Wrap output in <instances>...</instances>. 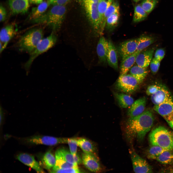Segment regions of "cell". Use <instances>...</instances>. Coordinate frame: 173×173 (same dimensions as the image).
<instances>
[{"label":"cell","instance_id":"obj_17","mask_svg":"<svg viewBox=\"0 0 173 173\" xmlns=\"http://www.w3.org/2000/svg\"><path fill=\"white\" fill-rule=\"evenodd\" d=\"M109 48V42L104 37L101 36L98 43L96 51L99 62L105 64Z\"/></svg>","mask_w":173,"mask_h":173},{"label":"cell","instance_id":"obj_48","mask_svg":"<svg viewBox=\"0 0 173 173\" xmlns=\"http://www.w3.org/2000/svg\"><path fill=\"white\" fill-rule=\"evenodd\" d=\"M133 1L136 2H137L139 1L140 0H133Z\"/></svg>","mask_w":173,"mask_h":173},{"label":"cell","instance_id":"obj_4","mask_svg":"<svg viewBox=\"0 0 173 173\" xmlns=\"http://www.w3.org/2000/svg\"><path fill=\"white\" fill-rule=\"evenodd\" d=\"M43 32L42 29H31L20 37L17 42V46L19 51L30 54L43 38Z\"/></svg>","mask_w":173,"mask_h":173},{"label":"cell","instance_id":"obj_40","mask_svg":"<svg viewBox=\"0 0 173 173\" xmlns=\"http://www.w3.org/2000/svg\"><path fill=\"white\" fill-rule=\"evenodd\" d=\"M161 85L160 84H155L148 86L146 90V94L148 96L151 95L159 89Z\"/></svg>","mask_w":173,"mask_h":173},{"label":"cell","instance_id":"obj_25","mask_svg":"<svg viewBox=\"0 0 173 173\" xmlns=\"http://www.w3.org/2000/svg\"><path fill=\"white\" fill-rule=\"evenodd\" d=\"M113 1V0H100L98 3V9L100 18L101 30L102 33L105 26L104 20V14Z\"/></svg>","mask_w":173,"mask_h":173},{"label":"cell","instance_id":"obj_38","mask_svg":"<svg viewBox=\"0 0 173 173\" xmlns=\"http://www.w3.org/2000/svg\"><path fill=\"white\" fill-rule=\"evenodd\" d=\"M78 167L66 169H57L50 171V173H80L83 172Z\"/></svg>","mask_w":173,"mask_h":173},{"label":"cell","instance_id":"obj_45","mask_svg":"<svg viewBox=\"0 0 173 173\" xmlns=\"http://www.w3.org/2000/svg\"><path fill=\"white\" fill-rule=\"evenodd\" d=\"M100 0H76L81 6L87 3H98Z\"/></svg>","mask_w":173,"mask_h":173},{"label":"cell","instance_id":"obj_20","mask_svg":"<svg viewBox=\"0 0 173 173\" xmlns=\"http://www.w3.org/2000/svg\"><path fill=\"white\" fill-rule=\"evenodd\" d=\"M109 48L107 57L109 65L116 70H118V52L112 41L108 40Z\"/></svg>","mask_w":173,"mask_h":173},{"label":"cell","instance_id":"obj_29","mask_svg":"<svg viewBox=\"0 0 173 173\" xmlns=\"http://www.w3.org/2000/svg\"><path fill=\"white\" fill-rule=\"evenodd\" d=\"M153 37L149 35L142 36L138 38L137 50L141 52L153 44L155 41Z\"/></svg>","mask_w":173,"mask_h":173},{"label":"cell","instance_id":"obj_37","mask_svg":"<svg viewBox=\"0 0 173 173\" xmlns=\"http://www.w3.org/2000/svg\"><path fill=\"white\" fill-rule=\"evenodd\" d=\"M77 137L68 138L67 143L69 147L70 151L74 155L77 154V147L78 145L77 142Z\"/></svg>","mask_w":173,"mask_h":173},{"label":"cell","instance_id":"obj_49","mask_svg":"<svg viewBox=\"0 0 173 173\" xmlns=\"http://www.w3.org/2000/svg\"><path fill=\"white\" fill-rule=\"evenodd\" d=\"M170 173H173V168H172L171 169L170 171Z\"/></svg>","mask_w":173,"mask_h":173},{"label":"cell","instance_id":"obj_31","mask_svg":"<svg viewBox=\"0 0 173 173\" xmlns=\"http://www.w3.org/2000/svg\"><path fill=\"white\" fill-rule=\"evenodd\" d=\"M120 14L119 12L114 13L107 19L105 27L108 31H110L113 30L118 25Z\"/></svg>","mask_w":173,"mask_h":173},{"label":"cell","instance_id":"obj_6","mask_svg":"<svg viewBox=\"0 0 173 173\" xmlns=\"http://www.w3.org/2000/svg\"><path fill=\"white\" fill-rule=\"evenodd\" d=\"M98 2L87 3L81 6L84 10L94 34L96 36H101L103 33L101 30L100 18L98 9Z\"/></svg>","mask_w":173,"mask_h":173},{"label":"cell","instance_id":"obj_41","mask_svg":"<svg viewBox=\"0 0 173 173\" xmlns=\"http://www.w3.org/2000/svg\"><path fill=\"white\" fill-rule=\"evenodd\" d=\"M165 55V50L162 48L157 49L154 54V58L161 62L163 58Z\"/></svg>","mask_w":173,"mask_h":173},{"label":"cell","instance_id":"obj_28","mask_svg":"<svg viewBox=\"0 0 173 173\" xmlns=\"http://www.w3.org/2000/svg\"><path fill=\"white\" fill-rule=\"evenodd\" d=\"M42 162L43 166L46 169L50 170L53 167L56 163V159L51 150H49L44 154Z\"/></svg>","mask_w":173,"mask_h":173},{"label":"cell","instance_id":"obj_7","mask_svg":"<svg viewBox=\"0 0 173 173\" xmlns=\"http://www.w3.org/2000/svg\"><path fill=\"white\" fill-rule=\"evenodd\" d=\"M68 138L57 137L52 136L36 135L23 139L27 143L32 145H43L53 146L67 143Z\"/></svg>","mask_w":173,"mask_h":173},{"label":"cell","instance_id":"obj_2","mask_svg":"<svg viewBox=\"0 0 173 173\" xmlns=\"http://www.w3.org/2000/svg\"><path fill=\"white\" fill-rule=\"evenodd\" d=\"M48 11L31 21L45 24L54 31L59 30L65 19L66 12L65 6L53 5Z\"/></svg>","mask_w":173,"mask_h":173},{"label":"cell","instance_id":"obj_50","mask_svg":"<svg viewBox=\"0 0 173 173\" xmlns=\"http://www.w3.org/2000/svg\"></svg>","mask_w":173,"mask_h":173},{"label":"cell","instance_id":"obj_15","mask_svg":"<svg viewBox=\"0 0 173 173\" xmlns=\"http://www.w3.org/2000/svg\"><path fill=\"white\" fill-rule=\"evenodd\" d=\"M17 159L38 173H44V171L33 156L26 153H21L16 157Z\"/></svg>","mask_w":173,"mask_h":173},{"label":"cell","instance_id":"obj_3","mask_svg":"<svg viewBox=\"0 0 173 173\" xmlns=\"http://www.w3.org/2000/svg\"><path fill=\"white\" fill-rule=\"evenodd\" d=\"M148 140L151 145L167 150L173 149V132L164 126H159L153 129L149 135Z\"/></svg>","mask_w":173,"mask_h":173},{"label":"cell","instance_id":"obj_11","mask_svg":"<svg viewBox=\"0 0 173 173\" xmlns=\"http://www.w3.org/2000/svg\"><path fill=\"white\" fill-rule=\"evenodd\" d=\"M138 38L132 39L121 43L118 46V53L122 60L137 51Z\"/></svg>","mask_w":173,"mask_h":173},{"label":"cell","instance_id":"obj_47","mask_svg":"<svg viewBox=\"0 0 173 173\" xmlns=\"http://www.w3.org/2000/svg\"><path fill=\"white\" fill-rule=\"evenodd\" d=\"M30 3L34 4H39L42 2L43 0H29Z\"/></svg>","mask_w":173,"mask_h":173},{"label":"cell","instance_id":"obj_35","mask_svg":"<svg viewBox=\"0 0 173 173\" xmlns=\"http://www.w3.org/2000/svg\"><path fill=\"white\" fill-rule=\"evenodd\" d=\"M158 2V0H143L140 4L148 15L154 9Z\"/></svg>","mask_w":173,"mask_h":173},{"label":"cell","instance_id":"obj_5","mask_svg":"<svg viewBox=\"0 0 173 173\" xmlns=\"http://www.w3.org/2000/svg\"><path fill=\"white\" fill-rule=\"evenodd\" d=\"M57 41V37L53 32L46 37L42 38L30 54L29 58L25 65V69L28 70L36 58L53 47Z\"/></svg>","mask_w":173,"mask_h":173},{"label":"cell","instance_id":"obj_13","mask_svg":"<svg viewBox=\"0 0 173 173\" xmlns=\"http://www.w3.org/2000/svg\"><path fill=\"white\" fill-rule=\"evenodd\" d=\"M151 96V99L154 105H157L173 99L170 92L165 86L161 84L159 89Z\"/></svg>","mask_w":173,"mask_h":173},{"label":"cell","instance_id":"obj_42","mask_svg":"<svg viewBox=\"0 0 173 173\" xmlns=\"http://www.w3.org/2000/svg\"><path fill=\"white\" fill-rule=\"evenodd\" d=\"M70 0H47L49 6L62 5L65 6Z\"/></svg>","mask_w":173,"mask_h":173},{"label":"cell","instance_id":"obj_22","mask_svg":"<svg viewBox=\"0 0 173 173\" xmlns=\"http://www.w3.org/2000/svg\"><path fill=\"white\" fill-rule=\"evenodd\" d=\"M140 52L137 50L122 60L120 68L121 74H127L135 62L136 56Z\"/></svg>","mask_w":173,"mask_h":173},{"label":"cell","instance_id":"obj_12","mask_svg":"<svg viewBox=\"0 0 173 173\" xmlns=\"http://www.w3.org/2000/svg\"><path fill=\"white\" fill-rule=\"evenodd\" d=\"M81 157L83 163L89 171L95 173L101 171L102 168L96 154L83 152Z\"/></svg>","mask_w":173,"mask_h":173},{"label":"cell","instance_id":"obj_30","mask_svg":"<svg viewBox=\"0 0 173 173\" xmlns=\"http://www.w3.org/2000/svg\"><path fill=\"white\" fill-rule=\"evenodd\" d=\"M161 164H173V149L167 150L159 155L156 160Z\"/></svg>","mask_w":173,"mask_h":173},{"label":"cell","instance_id":"obj_10","mask_svg":"<svg viewBox=\"0 0 173 173\" xmlns=\"http://www.w3.org/2000/svg\"><path fill=\"white\" fill-rule=\"evenodd\" d=\"M131 157L134 171L137 173H152L151 166L145 160L134 151L131 152Z\"/></svg>","mask_w":173,"mask_h":173},{"label":"cell","instance_id":"obj_8","mask_svg":"<svg viewBox=\"0 0 173 173\" xmlns=\"http://www.w3.org/2000/svg\"><path fill=\"white\" fill-rule=\"evenodd\" d=\"M139 84L134 77L130 74H120L117 80L116 86L121 92L131 93L138 89Z\"/></svg>","mask_w":173,"mask_h":173},{"label":"cell","instance_id":"obj_14","mask_svg":"<svg viewBox=\"0 0 173 173\" xmlns=\"http://www.w3.org/2000/svg\"><path fill=\"white\" fill-rule=\"evenodd\" d=\"M16 33L15 27L13 24L7 25L1 29L0 32V53L6 48L9 42L15 36Z\"/></svg>","mask_w":173,"mask_h":173},{"label":"cell","instance_id":"obj_19","mask_svg":"<svg viewBox=\"0 0 173 173\" xmlns=\"http://www.w3.org/2000/svg\"><path fill=\"white\" fill-rule=\"evenodd\" d=\"M154 50L153 48L140 52L136 57V64L142 67L147 68L152 59Z\"/></svg>","mask_w":173,"mask_h":173},{"label":"cell","instance_id":"obj_21","mask_svg":"<svg viewBox=\"0 0 173 173\" xmlns=\"http://www.w3.org/2000/svg\"><path fill=\"white\" fill-rule=\"evenodd\" d=\"M78 146L84 152L96 154V148L94 143L89 140L83 137H77Z\"/></svg>","mask_w":173,"mask_h":173},{"label":"cell","instance_id":"obj_18","mask_svg":"<svg viewBox=\"0 0 173 173\" xmlns=\"http://www.w3.org/2000/svg\"><path fill=\"white\" fill-rule=\"evenodd\" d=\"M146 102V98L145 97L140 98L134 102L128 111V115L129 117H136L143 112Z\"/></svg>","mask_w":173,"mask_h":173},{"label":"cell","instance_id":"obj_43","mask_svg":"<svg viewBox=\"0 0 173 173\" xmlns=\"http://www.w3.org/2000/svg\"><path fill=\"white\" fill-rule=\"evenodd\" d=\"M7 15V12L5 8L1 4L0 6V21L2 22L5 20Z\"/></svg>","mask_w":173,"mask_h":173},{"label":"cell","instance_id":"obj_23","mask_svg":"<svg viewBox=\"0 0 173 173\" xmlns=\"http://www.w3.org/2000/svg\"><path fill=\"white\" fill-rule=\"evenodd\" d=\"M130 74L134 77L140 84L143 81L148 73L147 68L136 65L133 66L130 70Z\"/></svg>","mask_w":173,"mask_h":173},{"label":"cell","instance_id":"obj_39","mask_svg":"<svg viewBox=\"0 0 173 173\" xmlns=\"http://www.w3.org/2000/svg\"><path fill=\"white\" fill-rule=\"evenodd\" d=\"M160 62L154 57L152 58L150 63V68L152 73L155 74L158 71L160 66Z\"/></svg>","mask_w":173,"mask_h":173},{"label":"cell","instance_id":"obj_16","mask_svg":"<svg viewBox=\"0 0 173 173\" xmlns=\"http://www.w3.org/2000/svg\"><path fill=\"white\" fill-rule=\"evenodd\" d=\"M29 0H8L10 8L13 14H24L28 11L29 7Z\"/></svg>","mask_w":173,"mask_h":173},{"label":"cell","instance_id":"obj_33","mask_svg":"<svg viewBox=\"0 0 173 173\" xmlns=\"http://www.w3.org/2000/svg\"><path fill=\"white\" fill-rule=\"evenodd\" d=\"M167 150L158 146L151 145L147 152V157L149 159L155 160L159 155Z\"/></svg>","mask_w":173,"mask_h":173},{"label":"cell","instance_id":"obj_1","mask_svg":"<svg viewBox=\"0 0 173 173\" xmlns=\"http://www.w3.org/2000/svg\"><path fill=\"white\" fill-rule=\"evenodd\" d=\"M154 121L153 113L150 110H145L136 117H129L126 126L127 136L130 138H136L139 141H142L151 129Z\"/></svg>","mask_w":173,"mask_h":173},{"label":"cell","instance_id":"obj_32","mask_svg":"<svg viewBox=\"0 0 173 173\" xmlns=\"http://www.w3.org/2000/svg\"><path fill=\"white\" fill-rule=\"evenodd\" d=\"M148 14L142 8L140 4L136 6L134 8L133 21L134 23H138L145 19Z\"/></svg>","mask_w":173,"mask_h":173},{"label":"cell","instance_id":"obj_24","mask_svg":"<svg viewBox=\"0 0 173 173\" xmlns=\"http://www.w3.org/2000/svg\"><path fill=\"white\" fill-rule=\"evenodd\" d=\"M55 156L56 163L50 171L57 169H66L78 167L66 161L62 156L58 149L56 152Z\"/></svg>","mask_w":173,"mask_h":173},{"label":"cell","instance_id":"obj_44","mask_svg":"<svg viewBox=\"0 0 173 173\" xmlns=\"http://www.w3.org/2000/svg\"><path fill=\"white\" fill-rule=\"evenodd\" d=\"M0 125L2 124L4 120L5 116L7 113V112L2 107L1 104L0 105Z\"/></svg>","mask_w":173,"mask_h":173},{"label":"cell","instance_id":"obj_46","mask_svg":"<svg viewBox=\"0 0 173 173\" xmlns=\"http://www.w3.org/2000/svg\"><path fill=\"white\" fill-rule=\"evenodd\" d=\"M74 156L75 161L78 165L83 163L82 157H81L79 154L77 153L76 155Z\"/></svg>","mask_w":173,"mask_h":173},{"label":"cell","instance_id":"obj_36","mask_svg":"<svg viewBox=\"0 0 173 173\" xmlns=\"http://www.w3.org/2000/svg\"><path fill=\"white\" fill-rule=\"evenodd\" d=\"M62 156L67 162L76 165H78L76 163L74 156L70 151L64 148H61L58 149Z\"/></svg>","mask_w":173,"mask_h":173},{"label":"cell","instance_id":"obj_9","mask_svg":"<svg viewBox=\"0 0 173 173\" xmlns=\"http://www.w3.org/2000/svg\"><path fill=\"white\" fill-rule=\"evenodd\" d=\"M154 109L165 119L173 130V99L154 105Z\"/></svg>","mask_w":173,"mask_h":173},{"label":"cell","instance_id":"obj_34","mask_svg":"<svg viewBox=\"0 0 173 173\" xmlns=\"http://www.w3.org/2000/svg\"><path fill=\"white\" fill-rule=\"evenodd\" d=\"M119 12V6L118 3L116 1L112 2L106 10L104 15V22L106 25L107 19L111 15Z\"/></svg>","mask_w":173,"mask_h":173},{"label":"cell","instance_id":"obj_26","mask_svg":"<svg viewBox=\"0 0 173 173\" xmlns=\"http://www.w3.org/2000/svg\"><path fill=\"white\" fill-rule=\"evenodd\" d=\"M49 4L47 1H43L37 7L33 8L29 16L31 21L37 19L45 13Z\"/></svg>","mask_w":173,"mask_h":173},{"label":"cell","instance_id":"obj_27","mask_svg":"<svg viewBox=\"0 0 173 173\" xmlns=\"http://www.w3.org/2000/svg\"><path fill=\"white\" fill-rule=\"evenodd\" d=\"M114 95L120 107L126 108L130 106L134 102L133 98L130 96L123 93H115Z\"/></svg>","mask_w":173,"mask_h":173}]
</instances>
